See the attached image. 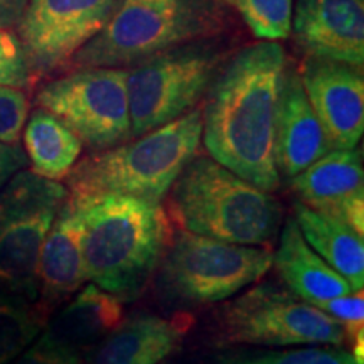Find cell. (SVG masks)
Returning a JSON list of instances; mask_svg holds the SVG:
<instances>
[{
    "instance_id": "1",
    "label": "cell",
    "mask_w": 364,
    "mask_h": 364,
    "mask_svg": "<svg viewBox=\"0 0 364 364\" xmlns=\"http://www.w3.org/2000/svg\"><path fill=\"white\" fill-rule=\"evenodd\" d=\"M285 66L275 41L241 49L209 86L203 110L201 140L211 159L267 193L280 186L275 125Z\"/></svg>"
},
{
    "instance_id": "2",
    "label": "cell",
    "mask_w": 364,
    "mask_h": 364,
    "mask_svg": "<svg viewBox=\"0 0 364 364\" xmlns=\"http://www.w3.org/2000/svg\"><path fill=\"white\" fill-rule=\"evenodd\" d=\"M203 110L193 108L169 124L76 162L66 204L78 209L103 196H130L161 204L188 164L198 156Z\"/></svg>"
},
{
    "instance_id": "3",
    "label": "cell",
    "mask_w": 364,
    "mask_h": 364,
    "mask_svg": "<svg viewBox=\"0 0 364 364\" xmlns=\"http://www.w3.org/2000/svg\"><path fill=\"white\" fill-rule=\"evenodd\" d=\"M78 211L86 280L122 302H134L171 243L164 208L130 196H103Z\"/></svg>"
},
{
    "instance_id": "4",
    "label": "cell",
    "mask_w": 364,
    "mask_h": 364,
    "mask_svg": "<svg viewBox=\"0 0 364 364\" xmlns=\"http://www.w3.org/2000/svg\"><path fill=\"white\" fill-rule=\"evenodd\" d=\"M169 209L189 233L263 247L275 238L282 206L211 157L196 156L171 188Z\"/></svg>"
},
{
    "instance_id": "5",
    "label": "cell",
    "mask_w": 364,
    "mask_h": 364,
    "mask_svg": "<svg viewBox=\"0 0 364 364\" xmlns=\"http://www.w3.org/2000/svg\"><path fill=\"white\" fill-rule=\"evenodd\" d=\"M223 0H124L108 26L71 59L76 68H130L223 29Z\"/></svg>"
},
{
    "instance_id": "6",
    "label": "cell",
    "mask_w": 364,
    "mask_h": 364,
    "mask_svg": "<svg viewBox=\"0 0 364 364\" xmlns=\"http://www.w3.org/2000/svg\"><path fill=\"white\" fill-rule=\"evenodd\" d=\"M272 265L268 248L181 231L164 253L161 287L177 302L215 304L263 279Z\"/></svg>"
},
{
    "instance_id": "7",
    "label": "cell",
    "mask_w": 364,
    "mask_h": 364,
    "mask_svg": "<svg viewBox=\"0 0 364 364\" xmlns=\"http://www.w3.org/2000/svg\"><path fill=\"white\" fill-rule=\"evenodd\" d=\"M221 53L177 46L127 68L132 139L193 110L220 73Z\"/></svg>"
},
{
    "instance_id": "8",
    "label": "cell",
    "mask_w": 364,
    "mask_h": 364,
    "mask_svg": "<svg viewBox=\"0 0 364 364\" xmlns=\"http://www.w3.org/2000/svg\"><path fill=\"white\" fill-rule=\"evenodd\" d=\"M218 339L223 346H341L346 332L341 322L321 309L289 290L265 284L221 309Z\"/></svg>"
},
{
    "instance_id": "9",
    "label": "cell",
    "mask_w": 364,
    "mask_h": 364,
    "mask_svg": "<svg viewBox=\"0 0 364 364\" xmlns=\"http://www.w3.org/2000/svg\"><path fill=\"white\" fill-rule=\"evenodd\" d=\"M127 68H76L38 91L36 103L53 113L91 152L132 139Z\"/></svg>"
},
{
    "instance_id": "10",
    "label": "cell",
    "mask_w": 364,
    "mask_h": 364,
    "mask_svg": "<svg viewBox=\"0 0 364 364\" xmlns=\"http://www.w3.org/2000/svg\"><path fill=\"white\" fill-rule=\"evenodd\" d=\"M124 0H29L17 26L34 75H49L113 19Z\"/></svg>"
},
{
    "instance_id": "11",
    "label": "cell",
    "mask_w": 364,
    "mask_h": 364,
    "mask_svg": "<svg viewBox=\"0 0 364 364\" xmlns=\"http://www.w3.org/2000/svg\"><path fill=\"white\" fill-rule=\"evenodd\" d=\"M300 78L331 149H356L364 132L361 66L307 56Z\"/></svg>"
},
{
    "instance_id": "12",
    "label": "cell",
    "mask_w": 364,
    "mask_h": 364,
    "mask_svg": "<svg viewBox=\"0 0 364 364\" xmlns=\"http://www.w3.org/2000/svg\"><path fill=\"white\" fill-rule=\"evenodd\" d=\"M292 33L307 56L364 63V0H297Z\"/></svg>"
},
{
    "instance_id": "13",
    "label": "cell",
    "mask_w": 364,
    "mask_h": 364,
    "mask_svg": "<svg viewBox=\"0 0 364 364\" xmlns=\"http://www.w3.org/2000/svg\"><path fill=\"white\" fill-rule=\"evenodd\" d=\"M290 181L302 204L339 218L364 236V171L359 150H331Z\"/></svg>"
},
{
    "instance_id": "14",
    "label": "cell",
    "mask_w": 364,
    "mask_h": 364,
    "mask_svg": "<svg viewBox=\"0 0 364 364\" xmlns=\"http://www.w3.org/2000/svg\"><path fill=\"white\" fill-rule=\"evenodd\" d=\"M331 150L300 73L285 66L275 125V162L280 177L292 179Z\"/></svg>"
},
{
    "instance_id": "15",
    "label": "cell",
    "mask_w": 364,
    "mask_h": 364,
    "mask_svg": "<svg viewBox=\"0 0 364 364\" xmlns=\"http://www.w3.org/2000/svg\"><path fill=\"white\" fill-rule=\"evenodd\" d=\"M56 216L44 240L38 272L36 306L48 317L86 282L81 213L65 201Z\"/></svg>"
},
{
    "instance_id": "16",
    "label": "cell",
    "mask_w": 364,
    "mask_h": 364,
    "mask_svg": "<svg viewBox=\"0 0 364 364\" xmlns=\"http://www.w3.org/2000/svg\"><path fill=\"white\" fill-rule=\"evenodd\" d=\"M122 321L124 302L90 284L56 316L48 318L38 343L85 356Z\"/></svg>"
},
{
    "instance_id": "17",
    "label": "cell",
    "mask_w": 364,
    "mask_h": 364,
    "mask_svg": "<svg viewBox=\"0 0 364 364\" xmlns=\"http://www.w3.org/2000/svg\"><path fill=\"white\" fill-rule=\"evenodd\" d=\"M186 324L142 314L122 321L97 346L83 364H159L179 348Z\"/></svg>"
},
{
    "instance_id": "18",
    "label": "cell",
    "mask_w": 364,
    "mask_h": 364,
    "mask_svg": "<svg viewBox=\"0 0 364 364\" xmlns=\"http://www.w3.org/2000/svg\"><path fill=\"white\" fill-rule=\"evenodd\" d=\"M273 265L290 292L312 306L353 294L349 282L309 247L295 218H290L282 230Z\"/></svg>"
},
{
    "instance_id": "19",
    "label": "cell",
    "mask_w": 364,
    "mask_h": 364,
    "mask_svg": "<svg viewBox=\"0 0 364 364\" xmlns=\"http://www.w3.org/2000/svg\"><path fill=\"white\" fill-rule=\"evenodd\" d=\"M56 215L0 223V284L31 302L38 299L39 258Z\"/></svg>"
},
{
    "instance_id": "20",
    "label": "cell",
    "mask_w": 364,
    "mask_h": 364,
    "mask_svg": "<svg viewBox=\"0 0 364 364\" xmlns=\"http://www.w3.org/2000/svg\"><path fill=\"white\" fill-rule=\"evenodd\" d=\"M295 221L300 233L322 260H326L351 285L361 292L364 285V241L351 226L339 218L295 204Z\"/></svg>"
},
{
    "instance_id": "21",
    "label": "cell",
    "mask_w": 364,
    "mask_h": 364,
    "mask_svg": "<svg viewBox=\"0 0 364 364\" xmlns=\"http://www.w3.org/2000/svg\"><path fill=\"white\" fill-rule=\"evenodd\" d=\"M24 127L26 156L33 164V172L53 181L66 179L81 156V140L53 113L39 107Z\"/></svg>"
},
{
    "instance_id": "22",
    "label": "cell",
    "mask_w": 364,
    "mask_h": 364,
    "mask_svg": "<svg viewBox=\"0 0 364 364\" xmlns=\"http://www.w3.org/2000/svg\"><path fill=\"white\" fill-rule=\"evenodd\" d=\"M68 199V189L59 181L33 171H19L0 193V223L27 220L43 213H58Z\"/></svg>"
},
{
    "instance_id": "23",
    "label": "cell",
    "mask_w": 364,
    "mask_h": 364,
    "mask_svg": "<svg viewBox=\"0 0 364 364\" xmlns=\"http://www.w3.org/2000/svg\"><path fill=\"white\" fill-rule=\"evenodd\" d=\"M48 316L24 297H0V364L12 363L44 329Z\"/></svg>"
},
{
    "instance_id": "24",
    "label": "cell",
    "mask_w": 364,
    "mask_h": 364,
    "mask_svg": "<svg viewBox=\"0 0 364 364\" xmlns=\"http://www.w3.org/2000/svg\"><path fill=\"white\" fill-rule=\"evenodd\" d=\"M208 364H359L351 351L341 346H311L300 349L236 348L218 353Z\"/></svg>"
},
{
    "instance_id": "25",
    "label": "cell",
    "mask_w": 364,
    "mask_h": 364,
    "mask_svg": "<svg viewBox=\"0 0 364 364\" xmlns=\"http://www.w3.org/2000/svg\"><path fill=\"white\" fill-rule=\"evenodd\" d=\"M255 38L280 41L292 34L294 0H230Z\"/></svg>"
},
{
    "instance_id": "26",
    "label": "cell",
    "mask_w": 364,
    "mask_h": 364,
    "mask_svg": "<svg viewBox=\"0 0 364 364\" xmlns=\"http://www.w3.org/2000/svg\"><path fill=\"white\" fill-rule=\"evenodd\" d=\"M33 80L34 73L19 38L11 31L0 29V85L24 90Z\"/></svg>"
},
{
    "instance_id": "27",
    "label": "cell",
    "mask_w": 364,
    "mask_h": 364,
    "mask_svg": "<svg viewBox=\"0 0 364 364\" xmlns=\"http://www.w3.org/2000/svg\"><path fill=\"white\" fill-rule=\"evenodd\" d=\"M29 108L24 90L0 85V142L19 144Z\"/></svg>"
},
{
    "instance_id": "28",
    "label": "cell",
    "mask_w": 364,
    "mask_h": 364,
    "mask_svg": "<svg viewBox=\"0 0 364 364\" xmlns=\"http://www.w3.org/2000/svg\"><path fill=\"white\" fill-rule=\"evenodd\" d=\"M327 316L334 317L336 321L341 322L346 332V341L353 343L359 334L364 332V299L361 292H353L341 297L322 300V302L314 304Z\"/></svg>"
},
{
    "instance_id": "29",
    "label": "cell",
    "mask_w": 364,
    "mask_h": 364,
    "mask_svg": "<svg viewBox=\"0 0 364 364\" xmlns=\"http://www.w3.org/2000/svg\"><path fill=\"white\" fill-rule=\"evenodd\" d=\"M14 364H83V356L36 343Z\"/></svg>"
},
{
    "instance_id": "30",
    "label": "cell",
    "mask_w": 364,
    "mask_h": 364,
    "mask_svg": "<svg viewBox=\"0 0 364 364\" xmlns=\"http://www.w3.org/2000/svg\"><path fill=\"white\" fill-rule=\"evenodd\" d=\"M27 166L26 152L19 144L0 142V189L11 177Z\"/></svg>"
},
{
    "instance_id": "31",
    "label": "cell",
    "mask_w": 364,
    "mask_h": 364,
    "mask_svg": "<svg viewBox=\"0 0 364 364\" xmlns=\"http://www.w3.org/2000/svg\"><path fill=\"white\" fill-rule=\"evenodd\" d=\"M29 0H0V29L11 31L19 26Z\"/></svg>"
}]
</instances>
